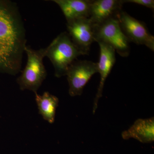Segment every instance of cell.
<instances>
[{
  "instance_id": "8fae6325",
  "label": "cell",
  "mask_w": 154,
  "mask_h": 154,
  "mask_svg": "<svg viewBox=\"0 0 154 154\" xmlns=\"http://www.w3.org/2000/svg\"><path fill=\"white\" fill-rule=\"evenodd\" d=\"M59 6L66 22L82 18H88L91 1L89 0H53Z\"/></svg>"
},
{
  "instance_id": "30bf717a",
  "label": "cell",
  "mask_w": 154,
  "mask_h": 154,
  "mask_svg": "<svg viewBox=\"0 0 154 154\" xmlns=\"http://www.w3.org/2000/svg\"><path fill=\"white\" fill-rule=\"evenodd\" d=\"M124 140L134 138L142 143H150L154 140V118L139 119L133 125L122 133Z\"/></svg>"
},
{
  "instance_id": "4fadbf2b",
  "label": "cell",
  "mask_w": 154,
  "mask_h": 154,
  "mask_svg": "<svg viewBox=\"0 0 154 154\" xmlns=\"http://www.w3.org/2000/svg\"><path fill=\"white\" fill-rule=\"evenodd\" d=\"M123 3H131L144 6L153 10L154 1L153 0H124Z\"/></svg>"
},
{
  "instance_id": "52a82bcc",
  "label": "cell",
  "mask_w": 154,
  "mask_h": 154,
  "mask_svg": "<svg viewBox=\"0 0 154 154\" xmlns=\"http://www.w3.org/2000/svg\"><path fill=\"white\" fill-rule=\"evenodd\" d=\"M67 30L73 44L83 55H88L94 40V25L88 18L67 22Z\"/></svg>"
},
{
  "instance_id": "8992f818",
  "label": "cell",
  "mask_w": 154,
  "mask_h": 154,
  "mask_svg": "<svg viewBox=\"0 0 154 154\" xmlns=\"http://www.w3.org/2000/svg\"><path fill=\"white\" fill-rule=\"evenodd\" d=\"M122 30L130 42L145 45L154 51V36L151 34L143 22L135 19L122 11L117 17Z\"/></svg>"
},
{
  "instance_id": "277c9868",
  "label": "cell",
  "mask_w": 154,
  "mask_h": 154,
  "mask_svg": "<svg viewBox=\"0 0 154 154\" xmlns=\"http://www.w3.org/2000/svg\"><path fill=\"white\" fill-rule=\"evenodd\" d=\"M94 32L95 41L111 46L122 57L129 56L130 42L122 30L117 18H111L94 25Z\"/></svg>"
},
{
  "instance_id": "7a4b0ae2",
  "label": "cell",
  "mask_w": 154,
  "mask_h": 154,
  "mask_svg": "<svg viewBox=\"0 0 154 154\" xmlns=\"http://www.w3.org/2000/svg\"><path fill=\"white\" fill-rule=\"evenodd\" d=\"M84 55L73 43L67 32L60 33L45 48V56L51 62L57 78L64 76L77 58Z\"/></svg>"
},
{
  "instance_id": "9c48e42d",
  "label": "cell",
  "mask_w": 154,
  "mask_h": 154,
  "mask_svg": "<svg viewBox=\"0 0 154 154\" xmlns=\"http://www.w3.org/2000/svg\"><path fill=\"white\" fill-rule=\"evenodd\" d=\"M100 47V55L98 64V73L100 74V80L98 91L94 99L93 113L98 107L99 99L102 97L103 88L106 79L110 74L116 62V51L113 48L103 42H98Z\"/></svg>"
},
{
  "instance_id": "7c38bea8",
  "label": "cell",
  "mask_w": 154,
  "mask_h": 154,
  "mask_svg": "<svg viewBox=\"0 0 154 154\" xmlns=\"http://www.w3.org/2000/svg\"><path fill=\"white\" fill-rule=\"evenodd\" d=\"M35 100L38 113L50 124L55 121L57 108L58 106V98L48 92H45L42 95L35 93Z\"/></svg>"
},
{
  "instance_id": "6da1fadb",
  "label": "cell",
  "mask_w": 154,
  "mask_h": 154,
  "mask_svg": "<svg viewBox=\"0 0 154 154\" xmlns=\"http://www.w3.org/2000/svg\"><path fill=\"white\" fill-rule=\"evenodd\" d=\"M26 45L25 28L17 4L0 2V70L13 75L19 73Z\"/></svg>"
},
{
  "instance_id": "ba28073f",
  "label": "cell",
  "mask_w": 154,
  "mask_h": 154,
  "mask_svg": "<svg viewBox=\"0 0 154 154\" xmlns=\"http://www.w3.org/2000/svg\"><path fill=\"white\" fill-rule=\"evenodd\" d=\"M123 0L91 1L89 17L94 25H99L111 18H117L122 11Z\"/></svg>"
},
{
  "instance_id": "3957f363",
  "label": "cell",
  "mask_w": 154,
  "mask_h": 154,
  "mask_svg": "<svg viewBox=\"0 0 154 154\" xmlns=\"http://www.w3.org/2000/svg\"><path fill=\"white\" fill-rule=\"evenodd\" d=\"M24 51L27 55V63L17 78V83L21 91L28 90L35 94L47 77V71L43 63L45 48L35 50L26 45Z\"/></svg>"
},
{
  "instance_id": "5b68a950",
  "label": "cell",
  "mask_w": 154,
  "mask_h": 154,
  "mask_svg": "<svg viewBox=\"0 0 154 154\" xmlns=\"http://www.w3.org/2000/svg\"><path fill=\"white\" fill-rule=\"evenodd\" d=\"M97 73V63L90 60H75L69 67L66 75L68 82L70 96H81L91 77Z\"/></svg>"
}]
</instances>
